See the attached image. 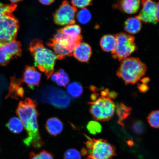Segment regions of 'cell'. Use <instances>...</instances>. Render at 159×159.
Here are the masks:
<instances>
[{
  "label": "cell",
  "instance_id": "obj_39",
  "mask_svg": "<svg viewBox=\"0 0 159 159\" xmlns=\"http://www.w3.org/2000/svg\"><path fill=\"white\" fill-rule=\"evenodd\" d=\"M90 159V158H87V159Z\"/></svg>",
  "mask_w": 159,
  "mask_h": 159
},
{
  "label": "cell",
  "instance_id": "obj_38",
  "mask_svg": "<svg viewBox=\"0 0 159 159\" xmlns=\"http://www.w3.org/2000/svg\"><path fill=\"white\" fill-rule=\"evenodd\" d=\"M9 1H11V3H14L22 1V0H9Z\"/></svg>",
  "mask_w": 159,
  "mask_h": 159
},
{
  "label": "cell",
  "instance_id": "obj_1",
  "mask_svg": "<svg viewBox=\"0 0 159 159\" xmlns=\"http://www.w3.org/2000/svg\"><path fill=\"white\" fill-rule=\"evenodd\" d=\"M35 101L30 98H26L20 102L16 114L21 121L28 136L23 140L26 146H32L39 149L44 145L39 132L37 117L39 114Z\"/></svg>",
  "mask_w": 159,
  "mask_h": 159
},
{
  "label": "cell",
  "instance_id": "obj_9",
  "mask_svg": "<svg viewBox=\"0 0 159 159\" xmlns=\"http://www.w3.org/2000/svg\"><path fill=\"white\" fill-rule=\"evenodd\" d=\"M77 11L76 8L68 1H63L53 15L54 22L60 25H74Z\"/></svg>",
  "mask_w": 159,
  "mask_h": 159
},
{
  "label": "cell",
  "instance_id": "obj_17",
  "mask_svg": "<svg viewBox=\"0 0 159 159\" xmlns=\"http://www.w3.org/2000/svg\"><path fill=\"white\" fill-rule=\"evenodd\" d=\"M47 44L48 46L52 48L57 59H63L66 57H70L73 55L72 53L64 48L53 39H50L48 42Z\"/></svg>",
  "mask_w": 159,
  "mask_h": 159
},
{
  "label": "cell",
  "instance_id": "obj_5",
  "mask_svg": "<svg viewBox=\"0 0 159 159\" xmlns=\"http://www.w3.org/2000/svg\"><path fill=\"white\" fill-rule=\"evenodd\" d=\"M90 105L89 111L95 120L108 121L114 116L116 105L109 96L101 95L99 98L89 102Z\"/></svg>",
  "mask_w": 159,
  "mask_h": 159
},
{
  "label": "cell",
  "instance_id": "obj_35",
  "mask_svg": "<svg viewBox=\"0 0 159 159\" xmlns=\"http://www.w3.org/2000/svg\"><path fill=\"white\" fill-rule=\"evenodd\" d=\"M29 156L30 159H41L38 154H36L33 152L30 153Z\"/></svg>",
  "mask_w": 159,
  "mask_h": 159
},
{
  "label": "cell",
  "instance_id": "obj_28",
  "mask_svg": "<svg viewBox=\"0 0 159 159\" xmlns=\"http://www.w3.org/2000/svg\"><path fill=\"white\" fill-rule=\"evenodd\" d=\"M148 122L151 127L159 128V110L152 111L148 117Z\"/></svg>",
  "mask_w": 159,
  "mask_h": 159
},
{
  "label": "cell",
  "instance_id": "obj_31",
  "mask_svg": "<svg viewBox=\"0 0 159 159\" xmlns=\"http://www.w3.org/2000/svg\"><path fill=\"white\" fill-rule=\"evenodd\" d=\"M64 159H81L80 153L75 149H70L65 153Z\"/></svg>",
  "mask_w": 159,
  "mask_h": 159
},
{
  "label": "cell",
  "instance_id": "obj_24",
  "mask_svg": "<svg viewBox=\"0 0 159 159\" xmlns=\"http://www.w3.org/2000/svg\"><path fill=\"white\" fill-rule=\"evenodd\" d=\"M116 114L119 118V121L120 123L126 119L130 114L132 108L130 107L126 106L123 103H120L116 107Z\"/></svg>",
  "mask_w": 159,
  "mask_h": 159
},
{
  "label": "cell",
  "instance_id": "obj_21",
  "mask_svg": "<svg viewBox=\"0 0 159 159\" xmlns=\"http://www.w3.org/2000/svg\"><path fill=\"white\" fill-rule=\"evenodd\" d=\"M6 126L12 133L19 134L22 132L24 129L23 125L20 119L17 117L11 118L7 122Z\"/></svg>",
  "mask_w": 159,
  "mask_h": 159
},
{
  "label": "cell",
  "instance_id": "obj_19",
  "mask_svg": "<svg viewBox=\"0 0 159 159\" xmlns=\"http://www.w3.org/2000/svg\"><path fill=\"white\" fill-rule=\"evenodd\" d=\"M142 27L141 21L136 16L129 18L125 23V30L130 34H136L139 33Z\"/></svg>",
  "mask_w": 159,
  "mask_h": 159
},
{
  "label": "cell",
  "instance_id": "obj_32",
  "mask_svg": "<svg viewBox=\"0 0 159 159\" xmlns=\"http://www.w3.org/2000/svg\"><path fill=\"white\" fill-rule=\"evenodd\" d=\"M38 154L41 159H54L50 152L45 150L41 151Z\"/></svg>",
  "mask_w": 159,
  "mask_h": 159
},
{
  "label": "cell",
  "instance_id": "obj_15",
  "mask_svg": "<svg viewBox=\"0 0 159 159\" xmlns=\"http://www.w3.org/2000/svg\"><path fill=\"white\" fill-rule=\"evenodd\" d=\"M73 55L75 59L81 62H88L92 55V49L88 43H81L73 50Z\"/></svg>",
  "mask_w": 159,
  "mask_h": 159
},
{
  "label": "cell",
  "instance_id": "obj_36",
  "mask_svg": "<svg viewBox=\"0 0 159 159\" xmlns=\"http://www.w3.org/2000/svg\"><path fill=\"white\" fill-rule=\"evenodd\" d=\"M156 21L157 22H159V2L157 4Z\"/></svg>",
  "mask_w": 159,
  "mask_h": 159
},
{
  "label": "cell",
  "instance_id": "obj_18",
  "mask_svg": "<svg viewBox=\"0 0 159 159\" xmlns=\"http://www.w3.org/2000/svg\"><path fill=\"white\" fill-rule=\"evenodd\" d=\"M117 45V41L115 35H105L101 38L100 45L103 51L112 53L115 51Z\"/></svg>",
  "mask_w": 159,
  "mask_h": 159
},
{
  "label": "cell",
  "instance_id": "obj_8",
  "mask_svg": "<svg viewBox=\"0 0 159 159\" xmlns=\"http://www.w3.org/2000/svg\"><path fill=\"white\" fill-rule=\"evenodd\" d=\"M41 95L42 100L57 108H66L70 104L69 95L62 89L57 87H47L42 91Z\"/></svg>",
  "mask_w": 159,
  "mask_h": 159
},
{
  "label": "cell",
  "instance_id": "obj_6",
  "mask_svg": "<svg viewBox=\"0 0 159 159\" xmlns=\"http://www.w3.org/2000/svg\"><path fill=\"white\" fill-rule=\"evenodd\" d=\"M115 36L117 45L115 51L112 53L113 58L122 61L138 49L133 36L123 33L117 34Z\"/></svg>",
  "mask_w": 159,
  "mask_h": 159
},
{
  "label": "cell",
  "instance_id": "obj_20",
  "mask_svg": "<svg viewBox=\"0 0 159 159\" xmlns=\"http://www.w3.org/2000/svg\"><path fill=\"white\" fill-rule=\"evenodd\" d=\"M51 77L52 80L61 86L66 87L69 83L68 75L62 69L53 73Z\"/></svg>",
  "mask_w": 159,
  "mask_h": 159
},
{
  "label": "cell",
  "instance_id": "obj_26",
  "mask_svg": "<svg viewBox=\"0 0 159 159\" xmlns=\"http://www.w3.org/2000/svg\"><path fill=\"white\" fill-rule=\"evenodd\" d=\"M76 17L80 23L82 24H86L91 19V15L88 10L82 9L77 13Z\"/></svg>",
  "mask_w": 159,
  "mask_h": 159
},
{
  "label": "cell",
  "instance_id": "obj_10",
  "mask_svg": "<svg viewBox=\"0 0 159 159\" xmlns=\"http://www.w3.org/2000/svg\"><path fill=\"white\" fill-rule=\"evenodd\" d=\"M21 44L15 41L0 46V66L7 65L11 60L21 56Z\"/></svg>",
  "mask_w": 159,
  "mask_h": 159
},
{
  "label": "cell",
  "instance_id": "obj_7",
  "mask_svg": "<svg viewBox=\"0 0 159 159\" xmlns=\"http://www.w3.org/2000/svg\"><path fill=\"white\" fill-rule=\"evenodd\" d=\"M19 28L18 20L12 13L0 19V46L15 40Z\"/></svg>",
  "mask_w": 159,
  "mask_h": 159
},
{
  "label": "cell",
  "instance_id": "obj_23",
  "mask_svg": "<svg viewBox=\"0 0 159 159\" xmlns=\"http://www.w3.org/2000/svg\"><path fill=\"white\" fill-rule=\"evenodd\" d=\"M22 83V82L21 79H17L15 77H12L9 88V93L7 96V98L12 97V98L17 99V91L20 87V85Z\"/></svg>",
  "mask_w": 159,
  "mask_h": 159
},
{
  "label": "cell",
  "instance_id": "obj_4",
  "mask_svg": "<svg viewBox=\"0 0 159 159\" xmlns=\"http://www.w3.org/2000/svg\"><path fill=\"white\" fill-rule=\"evenodd\" d=\"M87 155L91 159H111L116 154L115 147L103 139H91L86 136Z\"/></svg>",
  "mask_w": 159,
  "mask_h": 159
},
{
  "label": "cell",
  "instance_id": "obj_3",
  "mask_svg": "<svg viewBox=\"0 0 159 159\" xmlns=\"http://www.w3.org/2000/svg\"><path fill=\"white\" fill-rule=\"evenodd\" d=\"M147 67L138 57H128L121 61L117 76L126 84H134L146 74Z\"/></svg>",
  "mask_w": 159,
  "mask_h": 159
},
{
  "label": "cell",
  "instance_id": "obj_37",
  "mask_svg": "<svg viewBox=\"0 0 159 159\" xmlns=\"http://www.w3.org/2000/svg\"><path fill=\"white\" fill-rule=\"evenodd\" d=\"M150 80L148 78V77H146L142 80V81L143 83V84H146L148 83V81Z\"/></svg>",
  "mask_w": 159,
  "mask_h": 159
},
{
  "label": "cell",
  "instance_id": "obj_16",
  "mask_svg": "<svg viewBox=\"0 0 159 159\" xmlns=\"http://www.w3.org/2000/svg\"><path fill=\"white\" fill-rule=\"evenodd\" d=\"M48 132L53 136H57L62 132L63 126L62 122L55 117L49 118L45 125Z\"/></svg>",
  "mask_w": 159,
  "mask_h": 159
},
{
  "label": "cell",
  "instance_id": "obj_11",
  "mask_svg": "<svg viewBox=\"0 0 159 159\" xmlns=\"http://www.w3.org/2000/svg\"><path fill=\"white\" fill-rule=\"evenodd\" d=\"M142 9L136 17L145 23H156L157 4L153 0H141Z\"/></svg>",
  "mask_w": 159,
  "mask_h": 159
},
{
  "label": "cell",
  "instance_id": "obj_22",
  "mask_svg": "<svg viewBox=\"0 0 159 159\" xmlns=\"http://www.w3.org/2000/svg\"><path fill=\"white\" fill-rule=\"evenodd\" d=\"M64 34L72 37L80 36L81 29L80 26L77 25H72L66 26L63 28L60 29Z\"/></svg>",
  "mask_w": 159,
  "mask_h": 159
},
{
  "label": "cell",
  "instance_id": "obj_34",
  "mask_svg": "<svg viewBox=\"0 0 159 159\" xmlns=\"http://www.w3.org/2000/svg\"><path fill=\"white\" fill-rule=\"evenodd\" d=\"M39 2L43 5H51L55 1V0H39Z\"/></svg>",
  "mask_w": 159,
  "mask_h": 159
},
{
  "label": "cell",
  "instance_id": "obj_27",
  "mask_svg": "<svg viewBox=\"0 0 159 159\" xmlns=\"http://www.w3.org/2000/svg\"><path fill=\"white\" fill-rule=\"evenodd\" d=\"M17 7L15 3L5 4L0 3V19L9 14L12 13Z\"/></svg>",
  "mask_w": 159,
  "mask_h": 159
},
{
  "label": "cell",
  "instance_id": "obj_29",
  "mask_svg": "<svg viewBox=\"0 0 159 159\" xmlns=\"http://www.w3.org/2000/svg\"><path fill=\"white\" fill-rule=\"evenodd\" d=\"M87 128L90 134H96L101 132L102 127L100 123L96 121H91L87 125Z\"/></svg>",
  "mask_w": 159,
  "mask_h": 159
},
{
  "label": "cell",
  "instance_id": "obj_12",
  "mask_svg": "<svg viewBox=\"0 0 159 159\" xmlns=\"http://www.w3.org/2000/svg\"><path fill=\"white\" fill-rule=\"evenodd\" d=\"M53 39L64 48L73 54V50L77 45L81 42L83 37L82 35L78 37H69L64 34L60 29H59L55 34Z\"/></svg>",
  "mask_w": 159,
  "mask_h": 159
},
{
  "label": "cell",
  "instance_id": "obj_14",
  "mask_svg": "<svg viewBox=\"0 0 159 159\" xmlns=\"http://www.w3.org/2000/svg\"><path fill=\"white\" fill-rule=\"evenodd\" d=\"M140 5V0H117L113 7L123 13L134 14L138 11Z\"/></svg>",
  "mask_w": 159,
  "mask_h": 159
},
{
  "label": "cell",
  "instance_id": "obj_2",
  "mask_svg": "<svg viewBox=\"0 0 159 159\" xmlns=\"http://www.w3.org/2000/svg\"><path fill=\"white\" fill-rule=\"evenodd\" d=\"M30 49L32 54L35 65L40 71L44 73L48 79L54 71L56 55L53 51L46 48L40 39L33 40L30 43Z\"/></svg>",
  "mask_w": 159,
  "mask_h": 159
},
{
  "label": "cell",
  "instance_id": "obj_25",
  "mask_svg": "<svg viewBox=\"0 0 159 159\" xmlns=\"http://www.w3.org/2000/svg\"><path fill=\"white\" fill-rule=\"evenodd\" d=\"M67 92L73 97H78L82 94L83 88L80 83L73 82L69 84L67 87Z\"/></svg>",
  "mask_w": 159,
  "mask_h": 159
},
{
  "label": "cell",
  "instance_id": "obj_33",
  "mask_svg": "<svg viewBox=\"0 0 159 159\" xmlns=\"http://www.w3.org/2000/svg\"><path fill=\"white\" fill-rule=\"evenodd\" d=\"M139 89L141 92L144 93L148 90V88L146 84H143L139 85Z\"/></svg>",
  "mask_w": 159,
  "mask_h": 159
},
{
  "label": "cell",
  "instance_id": "obj_13",
  "mask_svg": "<svg viewBox=\"0 0 159 159\" xmlns=\"http://www.w3.org/2000/svg\"><path fill=\"white\" fill-rule=\"evenodd\" d=\"M41 74L35 67L27 66L25 69L22 82H25L30 88L33 89L39 86L41 80Z\"/></svg>",
  "mask_w": 159,
  "mask_h": 159
},
{
  "label": "cell",
  "instance_id": "obj_30",
  "mask_svg": "<svg viewBox=\"0 0 159 159\" xmlns=\"http://www.w3.org/2000/svg\"><path fill=\"white\" fill-rule=\"evenodd\" d=\"M93 0H71V4L75 7L84 9L92 5Z\"/></svg>",
  "mask_w": 159,
  "mask_h": 159
}]
</instances>
